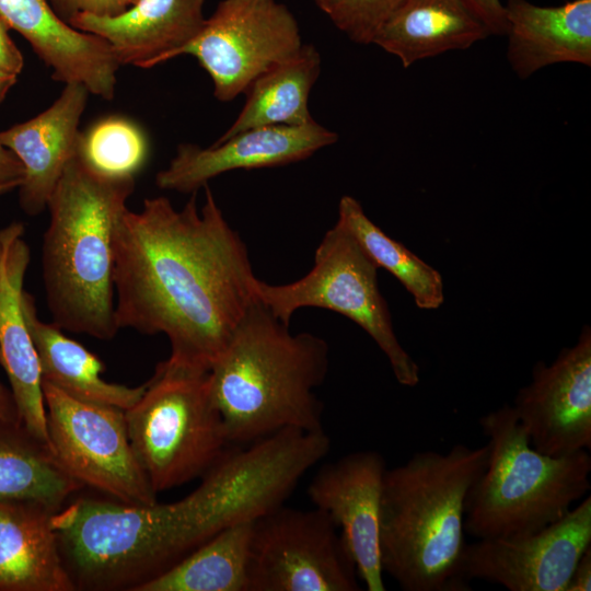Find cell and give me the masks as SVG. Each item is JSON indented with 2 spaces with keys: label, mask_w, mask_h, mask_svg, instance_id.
<instances>
[{
  "label": "cell",
  "mask_w": 591,
  "mask_h": 591,
  "mask_svg": "<svg viewBox=\"0 0 591 591\" xmlns=\"http://www.w3.org/2000/svg\"><path fill=\"white\" fill-rule=\"evenodd\" d=\"M591 545V497L561 519L522 537L479 538L465 545L460 576L498 583L510 591H566Z\"/></svg>",
  "instance_id": "11"
},
{
  "label": "cell",
  "mask_w": 591,
  "mask_h": 591,
  "mask_svg": "<svg viewBox=\"0 0 591 591\" xmlns=\"http://www.w3.org/2000/svg\"><path fill=\"white\" fill-rule=\"evenodd\" d=\"M321 55L303 44L292 56L257 76L245 90L246 100L236 119L218 139L264 126L311 123L309 96L321 72Z\"/></svg>",
  "instance_id": "23"
},
{
  "label": "cell",
  "mask_w": 591,
  "mask_h": 591,
  "mask_svg": "<svg viewBox=\"0 0 591 591\" xmlns=\"http://www.w3.org/2000/svg\"><path fill=\"white\" fill-rule=\"evenodd\" d=\"M80 11L95 15H115L116 10L113 0H77Z\"/></svg>",
  "instance_id": "34"
},
{
  "label": "cell",
  "mask_w": 591,
  "mask_h": 591,
  "mask_svg": "<svg viewBox=\"0 0 591 591\" xmlns=\"http://www.w3.org/2000/svg\"><path fill=\"white\" fill-rule=\"evenodd\" d=\"M505 9L507 60L520 79L556 63L591 66V0L556 7L507 0Z\"/></svg>",
  "instance_id": "19"
},
{
  "label": "cell",
  "mask_w": 591,
  "mask_h": 591,
  "mask_svg": "<svg viewBox=\"0 0 591 591\" xmlns=\"http://www.w3.org/2000/svg\"><path fill=\"white\" fill-rule=\"evenodd\" d=\"M16 77L0 68V103L4 100L10 89L16 82Z\"/></svg>",
  "instance_id": "36"
},
{
  "label": "cell",
  "mask_w": 591,
  "mask_h": 591,
  "mask_svg": "<svg viewBox=\"0 0 591 591\" xmlns=\"http://www.w3.org/2000/svg\"><path fill=\"white\" fill-rule=\"evenodd\" d=\"M379 267L354 236L339 223L320 242L312 269L287 285L254 281L257 300L274 315L290 324L300 308H323L350 318L359 325L386 356L397 382L415 386L419 367L399 344L387 303L378 285Z\"/></svg>",
  "instance_id": "7"
},
{
  "label": "cell",
  "mask_w": 591,
  "mask_h": 591,
  "mask_svg": "<svg viewBox=\"0 0 591 591\" xmlns=\"http://www.w3.org/2000/svg\"><path fill=\"white\" fill-rule=\"evenodd\" d=\"M23 312L37 352L42 380L67 395L95 404L130 408L142 395L146 383L130 387L107 382L104 362L57 325L43 322L32 294L23 293Z\"/></svg>",
  "instance_id": "22"
},
{
  "label": "cell",
  "mask_w": 591,
  "mask_h": 591,
  "mask_svg": "<svg viewBox=\"0 0 591 591\" xmlns=\"http://www.w3.org/2000/svg\"><path fill=\"white\" fill-rule=\"evenodd\" d=\"M205 0H137L115 15L79 11L70 24L97 35L120 66L152 68L173 58L201 28Z\"/></svg>",
  "instance_id": "18"
},
{
  "label": "cell",
  "mask_w": 591,
  "mask_h": 591,
  "mask_svg": "<svg viewBox=\"0 0 591 591\" xmlns=\"http://www.w3.org/2000/svg\"><path fill=\"white\" fill-rule=\"evenodd\" d=\"M487 28L490 35H506L505 4L500 0H460Z\"/></svg>",
  "instance_id": "29"
},
{
  "label": "cell",
  "mask_w": 591,
  "mask_h": 591,
  "mask_svg": "<svg viewBox=\"0 0 591 591\" xmlns=\"http://www.w3.org/2000/svg\"><path fill=\"white\" fill-rule=\"evenodd\" d=\"M405 0H338L329 19L350 40L371 44L382 24Z\"/></svg>",
  "instance_id": "28"
},
{
  "label": "cell",
  "mask_w": 591,
  "mask_h": 591,
  "mask_svg": "<svg viewBox=\"0 0 591 591\" xmlns=\"http://www.w3.org/2000/svg\"><path fill=\"white\" fill-rule=\"evenodd\" d=\"M48 448L59 465L83 487L117 501H157L130 444L125 410L73 398L42 380Z\"/></svg>",
  "instance_id": "8"
},
{
  "label": "cell",
  "mask_w": 591,
  "mask_h": 591,
  "mask_svg": "<svg viewBox=\"0 0 591 591\" xmlns=\"http://www.w3.org/2000/svg\"><path fill=\"white\" fill-rule=\"evenodd\" d=\"M487 444L421 451L386 468L380 502L383 572L404 591H466L460 576L467 496L484 473Z\"/></svg>",
  "instance_id": "2"
},
{
  "label": "cell",
  "mask_w": 591,
  "mask_h": 591,
  "mask_svg": "<svg viewBox=\"0 0 591 591\" xmlns=\"http://www.w3.org/2000/svg\"><path fill=\"white\" fill-rule=\"evenodd\" d=\"M0 421L20 422L12 392L0 381Z\"/></svg>",
  "instance_id": "33"
},
{
  "label": "cell",
  "mask_w": 591,
  "mask_h": 591,
  "mask_svg": "<svg viewBox=\"0 0 591 591\" xmlns=\"http://www.w3.org/2000/svg\"><path fill=\"white\" fill-rule=\"evenodd\" d=\"M82 488L47 443L21 422L0 421V502L34 500L57 511Z\"/></svg>",
  "instance_id": "24"
},
{
  "label": "cell",
  "mask_w": 591,
  "mask_h": 591,
  "mask_svg": "<svg viewBox=\"0 0 591 591\" xmlns=\"http://www.w3.org/2000/svg\"><path fill=\"white\" fill-rule=\"evenodd\" d=\"M9 27L0 18V68L18 76L24 66L23 55L9 35Z\"/></svg>",
  "instance_id": "30"
},
{
  "label": "cell",
  "mask_w": 591,
  "mask_h": 591,
  "mask_svg": "<svg viewBox=\"0 0 591 591\" xmlns=\"http://www.w3.org/2000/svg\"><path fill=\"white\" fill-rule=\"evenodd\" d=\"M137 0H113L116 14H119L130 8Z\"/></svg>",
  "instance_id": "38"
},
{
  "label": "cell",
  "mask_w": 591,
  "mask_h": 591,
  "mask_svg": "<svg viewBox=\"0 0 591 591\" xmlns=\"http://www.w3.org/2000/svg\"><path fill=\"white\" fill-rule=\"evenodd\" d=\"M337 223L354 236L379 268L390 271L405 287L419 309L434 310L443 303L440 273L384 233L357 199L348 195L340 198Z\"/></svg>",
  "instance_id": "26"
},
{
  "label": "cell",
  "mask_w": 591,
  "mask_h": 591,
  "mask_svg": "<svg viewBox=\"0 0 591 591\" xmlns=\"http://www.w3.org/2000/svg\"><path fill=\"white\" fill-rule=\"evenodd\" d=\"M56 13L70 24L72 18L80 11L77 0H48Z\"/></svg>",
  "instance_id": "35"
},
{
  "label": "cell",
  "mask_w": 591,
  "mask_h": 591,
  "mask_svg": "<svg viewBox=\"0 0 591 591\" xmlns=\"http://www.w3.org/2000/svg\"><path fill=\"white\" fill-rule=\"evenodd\" d=\"M488 461L470 490L464 530L479 538L522 537L561 519L591 489V456H549L532 448L511 405L479 418Z\"/></svg>",
  "instance_id": "5"
},
{
  "label": "cell",
  "mask_w": 591,
  "mask_h": 591,
  "mask_svg": "<svg viewBox=\"0 0 591 591\" xmlns=\"http://www.w3.org/2000/svg\"><path fill=\"white\" fill-rule=\"evenodd\" d=\"M490 34L460 0H405L372 43L404 68L451 50L468 49Z\"/></svg>",
  "instance_id": "21"
},
{
  "label": "cell",
  "mask_w": 591,
  "mask_h": 591,
  "mask_svg": "<svg viewBox=\"0 0 591 591\" xmlns=\"http://www.w3.org/2000/svg\"><path fill=\"white\" fill-rule=\"evenodd\" d=\"M74 155L99 175L135 178L146 165L149 143L135 121L108 116L79 132Z\"/></svg>",
  "instance_id": "27"
},
{
  "label": "cell",
  "mask_w": 591,
  "mask_h": 591,
  "mask_svg": "<svg viewBox=\"0 0 591 591\" xmlns=\"http://www.w3.org/2000/svg\"><path fill=\"white\" fill-rule=\"evenodd\" d=\"M328 354L322 337L292 334L256 299L209 371L229 443L254 442L283 428L323 429L315 390L327 375Z\"/></svg>",
  "instance_id": "3"
},
{
  "label": "cell",
  "mask_w": 591,
  "mask_h": 591,
  "mask_svg": "<svg viewBox=\"0 0 591 591\" xmlns=\"http://www.w3.org/2000/svg\"><path fill=\"white\" fill-rule=\"evenodd\" d=\"M21 222L0 229V364L20 422L48 444L46 409L37 352L23 312L24 278L31 250Z\"/></svg>",
  "instance_id": "15"
},
{
  "label": "cell",
  "mask_w": 591,
  "mask_h": 591,
  "mask_svg": "<svg viewBox=\"0 0 591 591\" xmlns=\"http://www.w3.org/2000/svg\"><path fill=\"white\" fill-rule=\"evenodd\" d=\"M315 5L325 14L329 15V13L334 10L336 3L338 0H313Z\"/></svg>",
  "instance_id": "37"
},
{
  "label": "cell",
  "mask_w": 591,
  "mask_h": 591,
  "mask_svg": "<svg viewBox=\"0 0 591 591\" xmlns=\"http://www.w3.org/2000/svg\"><path fill=\"white\" fill-rule=\"evenodd\" d=\"M89 93L83 84L67 83L44 112L0 132V142L23 165L19 201L21 209L31 217L46 209L67 163L76 153L79 123Z\"/></svg>",
  "instance_id": "17"
},
{
  "label": "cell",
  "mask_w": 591,
  "mask_h": 591,
  "mask_svg": "<svg viewBox=\"0 0 591 591\" xmlns=\"http://www.w3.org/2000/svg\"><path fill=\"white\" fill-rule=\"evenodd\" d=\"M247 591H359L352 556L322 510L283 505L253 522Z\"/></svg>",
  "instance_id": "9"
},
{
  "label": "cell",
  "mask_w": 591,
  "mask_h": 591,
  "mask_svg": "<svg viewBox=\"0 0 591 591\" xmlns=\"http://www.w3.org/2000/svg\"><path fill=\"white\" fill-rule=\"evenodd\" d=\"M197 208L163 196L121 216L114 240L115 316L121 328L164 334L173 364L209 372L256 300L245 243L210 187Z\"/></svg>",
  "instance_id": "1"
},
{
  "label": "cell",
  "mask_w": 591,
  "mask_h": 591,
  "mask_svg": "<svg viewBox=\"0 0 591 591\" xmlns=\"http://www.w3.org/2000/svg\"><path fill=\"white\" fill-rule=\"evenodd\" d=\"M23 176L24 169L19 158L0 142V186L18 188Z\"/></svg>",
  "instance_id": "31"
},
{
  "label": "cell",
  "mask_w": 591,
  "mask_h": 591,
  "mask_svg": "<svg viewBox=\"0 0 591 591\" xmlns=\"http://www.w3.org/2000/svg\"><path fill=\"white\" fill-rule=\"evenodd\" d=\"M384 457L357 451L326 463L315 474L308 495L339 530L368 591H385L380 558V502Z\"/></svg>",
  "instance_id": "13"
},
{
  "label": "cell",
  "mask_w": 591,
  "mask_h": 591,
  "mask_svg": "<svg viewBox=\"0 0 591 591\" xmlns=\"http://www.w3.org/2000/svg\"><path fill=\"white\" fill-rule=\"evenodd\" d=\"M132 177L96 174L73 155L48 201L42 271L47 309L62 331L113 339L115 316L114 240Z\"/></svg>",
  "instance_id": "4"
},
{
  "label": "cell",
  "mask_w": 591,
  "mask_h": 591,
  "mask_svg": "<svg viewBox=\"0 0 591 591\" xmlns=\"http://www.w3.org/2000/svg\"><path fill=\"white\" fill-rule=\"evenodd\" d=\"M0 18L31 44L55 80L113 100L120 65L105 39L73 27L48 0H0Z\"/></svg>",
  "instance_id": "16"
},
{
  "label": "cell",
  "mask_w": 591,
  "mask_h": 591,
  "mask_svg": "<svg viewBox=\"0 0 591 591\" xmlns=\"http://www.w3.org/2000/svg\"><path fill=\"white\" fill-rule=\"evenodd\" d=\"M134 453L158 493L201 477L227 450L209 372L164 360L125 410Z\"/></svg>",
  "instance_id": "6"
},
{
  "label": "cell",
  "mask_w": 591,
  "mask_h": 591,
  "mask_svg": "<svg viewBox=\"0 0 591 591\" xmlns=\"http://www.w3.org/2000/svg\"><path fill=\"white\" fill-rule=\"evenodd\" d=\"M303 43L292 12L277 0H221L173 58L190 55L210 76L213 95L230 102Z\"/></svg>",
  "instance_id": "10"
},
{
  "label": "cell",
  "mask_w": 591,
  "mask_h": 591,
  "mask_svg": "<svg viewBox=\"0 0 591 591\" xmlns=\"http://www.w3.org/2000/svg\"><path fill=\"white\" fill-rule=\"evenodd\" d=\"M254 521L220 531L137 591H247Z\"/></svg>",
  "instance_id": "25"
},
{
  "label": "cell",
  "mask_w": 591,
  "mask_h": 591,
  "mask_svg": "<svg viewBox=\"0 0 591 591\" xmlns=\"http://www.w3.org/2000/svg\"><path fill=\"white\" fill-rule=\"evenodd\" d=\"M55 512L34 500L0 502V591H76L53 526Z\"/></svg>",
  "instance_id": "20"
},
{
  "label": "cell",
  "mask_w": 591,
  "mask_h": 591,
  "mask_svg": "<svg viewBox=\"0 0 591 591\" xmlns=\"http://www.w3.org/2000/svg\"><path fill=\"white\" fill-rule=\"evenodd\" d=\"M533 449L563 456L591 448V329L552 364L537 361L511 405Z\"/></svg>",
  "instance_id": "12"
},
{
  "label": "cell",
  "mask_w": 591,
  "mask_h": 591,
  "mask_svg": "<svg viewBox=\"0 0 591 591\" xmlns=\"http://www.w3.org/2000/svg\"><path fill=\"white\" fill-rule=\"evenodd\" d=\"M337 140L338 134L312 120L246 129L208 148L181 143L167 167L157 174L155 184L164 190L197 193L220 174L299 162Z\"/></svg>",
  "instance_id": "14"
},
{
  "label": "cell",
  "mask_w": 591,
  "mask_h": 591,
  "mask_svg": "<svg viewBox=\"0 0 591 591\" xmlns=\"http://www.w3.org/2000/svg\"><path fill=\"white\" fill-rule=\"evenodd\" d=\"M12 190L11 187H8V186H0V195L4 194V193H8Z\"/></svg>",
  "instance_id": "39"
},
{
  "label": "cell",
  "mask_w": 591,
  "mask_h": 591,
  "mask_svg": "<svg viewBox=\"0 0 591 591\" xmlns=\"http://www.w3.org/2000/svg\"><path fill=\"white\" fill-rule=\"evenodd\" d=\"M591 590V545L579 558L566 591H590Z\"/></svg>",
  "instance_id": "32"
}]
</instances>
